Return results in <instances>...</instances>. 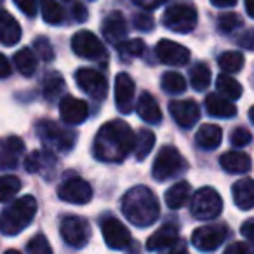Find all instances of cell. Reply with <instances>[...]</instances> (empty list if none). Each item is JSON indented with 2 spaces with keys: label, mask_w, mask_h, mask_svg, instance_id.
Wrapping results in <instances>:
<instances>
[{
  "label": "cell",
  "mask_w": 254,
  "mask_h": 254,
  "mask_svg": "<svg viewBox=\"0 0 254 254\" xmlns=\"http://www.w3.org/2000/svg\"><path fill=\"white\" fill-rule=\"evenodd\" d=\"M155 54L160 63L167 66H185L190 61V51L173 40L162 39L155 47Z\"/></svg>",
  "instance_id": "cell-14"
},
{
  "label": "cell",
  "mask_w": 254,
  "mask_h": 254,
  "mask_svg": "<svg viewBox=\"0 0 254 254\" xmlns=\"http://www.w3.org/2000/svg\"><path fill=\"white\" fill-rule=\"evenodd\" d=\"M132 25H134V28L139 30V32H152L153 26H155V21H153L152 16L146 14V12H139V14L134 16Z\"/></svg>",
  "instance_id": "cell-43"
},
{
  "label": "cell",
  "mask_w": 254,
  "mask_h": 254,
  "mask_svg": "<svg viewBox=\"0 0 254 254\" xmlns=\"http://www.w3.org/2000/svg\"><path fill=\"white\" fill-rule=\"evenodd\" d=\"M242 26V19L233 12H225L218 18V30L221 33H232Z\"/></svg>",
  "instance_id": "cell-39"
},
{
  "label": "cell",
  "mask_w": 254,
  "mask_h": 254,
  "mask_svg": "<svg viewBox=\"0 0 254 254\" xmlns=\"http://www.w3.org/2000/svg\"><path fill=\"white\" fill-rule=\"evenodd\" d=\"M251 39H253V32L249 30V32H246V35H244L242 39L239 40V42H240V44H244V47L251 51V49H253V42H251Z\"/></svg>",
  "instance_id": "cell-51"
},
{
  "label": "cell",
  "mask_w": 254,
  "mask_h": 254,
  "mask_svg": "<svg viewBox=\"0 0 254 254\" xmlns=\"http://www.w3.org/2000/svg\"><path fill=\"white\" fill-rule=\"evenodd\" d=\"M64 92V80L60 73H49L44 78V96L49 101H56Z\"/></svg>",
  "instance_id": "cell-35"
},
{
  "label": "cell",
  "mask_w": 254,
  "mask_h": 254,
  "mask_svg": "<svg viewBox=\"0 0 254 254\" xmlns=\"http://www.w3.org/2000/svg\"><path fill=\"white\" fill-rule=\"evenodd\" d=\"M25 153V143L18 136L0 139V171H9L18 167Z\"/></svg>",
  "instance_id": "cell-16"
},
{
  "label": "cell",
  "mask_w": 254,
  "mask_h": 254,
  "mask_svg": "<svg viewBox=\"0 0 254 254\" xmlns=\"http://www.w3.org/2000/svg\"><path fill=\"white\" fill-rule=\"evenodd\" d=\"M37 214V200L32 195L19 197L9 207L4 209L0 216V232L7 237H14L21 233Z\"/></svg>",
  "instance_id": "cell-3"
},
{
  "label": "cell",
  "mask_w": 254,
  "mask_h": 254,
  "mask_svg": "<svg viewBox=\"0 0 254 254\" xmlns=\"http://www.w3.org/2000/svg\"><path fill=\"white\" fill-rule=\"evenodd\" d=\"M40 11H42V19L49 25H60L64 19L63 7L56 0H39Z\"/></svg>",
  "instance_id": "cell-32"
},
{
  "label": "cell",
  "mask_w": 254,
  "mask_h": 254,
  "mask_svg": "<svg viewBox=\"0 0 254 254\" xmlns=\"http://www.w3.org/2000/svg\"><path fill=\"white\" fill-rule=\"evenodd\" d=\"M60 115L64 124L78 126L89 117V106L84 99L73 96H63L60 101Z\"/></svg>",
  "instance_id": "cell-17"
},
{
  "label": "cell",
  "mask_w": 254,
  "mask_h": 254,
  "mask_svg": "<svg viewBox=\"0 0 254 254\" xmlns=\"http://www.w3.org/2000/svg\"><path fill=\"white\" fill-rule=\"evenodd\" d=\"M226 235H228L226 225H221V223H218V225H205L191 233V244L198 251L211 253V251H216L225 242Z\"/></svg>",
  "instance_id": "cell-10"
},
{
  "label": "cell",
  "mask_w": 254,
  "mask_h": 254,
  "mask_svg": "<svg viewBox=\"0 0 254 254\" xmlns=\"http://www.w3.org/2000/svg\"><path fill=\"white\" fill-rule=\"evenodd\" d=\"M162 23L174 33H190L197 26V11L191 5L174 4L164 12Z\"/></svg>",
  "instance_id": "cell-7"
},
{
  "label": "cell",
  "mask_w": 254,
  "mask_h": 254,
  "mask_svg": "<svg viewBox=\"0 0 254 254\" xmlns=\"http://www.w3.org/2000/svg\"><path fill=\"white\" fill-rule=\"evenodd\" d=\"M191 193V187L187 181H180V183L173 185L169 190L166 191V204L171 209H181L188 202Z\"/></svg>",
  "instance_id": "cell-28"
},
{
  "label": "cell",
  "mask_w": 254,
  "mask_h": 254,
  "mask_svg": "<svg viewBox=\"0 0 254 254\" xmlns=\"http://www.w3.org/2000/svg\"><path fill=\"white\" fill-rule=\"evenodd\" d=\"M14 64L23 77H32L37 70V54L28 47H23L14 54Z\"/></svg>",
  "instance_id": "cell-29"
},
{
  "label": "cell",
  "mask_w": 254,
  "mask_h": 254,
  "mask_svg": "<svg viewBox=\"0 0 254 254\" xmlns=\"http://www.w3.org/2000/svg\"><path fill=\"white\" fill-rule=\"evenodd\" d=\"M246 2V12L249 18H253L254 16V7H253V0H244Z\"/></svg>",
  "instance_id": "cell-52"
},
{
  "label": "cell",
  "mask_w": 254,
  "mask_h": 254,
  "mask_svg": "<svg viewBox=\"0 0 254 254\" xmlns=\"http://www.w3.org/2000/svg\"><path fill=\"white\" fill-rule=\"evenodd\" d=\"M132 2L143 9H157V7H160L166 0H132Z\"/></svg>",
  "instance_id": "cell-49"
},
{
  "label": "cell",
  "mask_w": 254,
  "mask_h": 254,
  "mask_svg": "<svg viewBox=\"0 0 254 254\" xmlns=\"http://www.w3.org/2000/svg\"><path fill=\"white\" fill-rule=\"evenodd\" d=\"M21 190V181L16 176H0V202H9Z\"/></svg>",
  "instance_id": "cell-38"
},
{
  "label": "cell",
  "mask_w": 254,
  "mask_h": 254,
  "mask_svg": "<svg viewBox=\"0 0 254 254\" xmlns=\"http://www.w3.org/2000/svg\"><path fill=\"white\" fill-rule=\"evenodd\" d=\"M251 132L247 131V129H244V127H237L235 131L232 132V136H230V143H232L235 148H244L246 145H249L251 143Z\"/></svg>",
  "instance_id": "cell-42"
},
{
  "label": "cell",
  "mask_w": 254,
  "mask_h": 254,
  "mask_svg": "<svg viewBox=\"0 0 254 254\" xmlns=\"http://www.w3.org/2000/svg\"><path fill=\"white\" fill-rule=\"evenodd\" d=\"M35 51H37L35 54H39L44 61H53L54 60L53 46H51L49 40L44 39V37H39V39L35 40Z\"/></svg>",
  "instance_id": "cell-41"
},
{
  "label": "cell",
  "mask_w": 254,
  "mask_h": 254,
  "mask_svg": "<svg viewBox=\"0 0 254 254\" xmlns=\"http://www.w3.org/2000/svg\"><path fill=\"white\" fill-rule=\"evenodd\" d=\"M169 112L176 124L183 129H191L200 119V110L198 105L191 99H178L169 103Z\"/></svg>",
  "instance_id": "cell-15"
},
{
  "label": "cell",
  "mask_w": 254,
  "mask_h": 254,
  "mask_svg": "<svg viewBox=\"0 0 254 254\" xmlns=\"http://www.w3.org/2000/svg\"><path fill=\"white\" fill-rule=\"evenodd\" d=\"M205 110L209 115L216 117V119H232L237 115L235 105L219 94H209L205 98Z\"/></svg>",
  "instance_id": "cell-24"
},
{
  "label": "cell",
  "mask_w": 254,
  "mask_h": 254,
  "mask_svg": "<svg viewBox=\"0 0 254 254\" xmlns=\"http://www.w3.org/2000/svg\"><path fill=\"white\" fill-rule=\"evenodd\" d=\"M216 89H218L219 94L226 99H239L244 92L242 85H240L235 78L228 77V75H225V73L218 75V78H216Z\"/></svg>",
  "instance_id": "cell-31"
},
{
  "label": "cell",
  "mask_w": 254,
  "mask_h": 254,
  "mask_svg": "<svg viewBox=\"0 0 254 254\" xmlns=\"http://www.w3.org/2000/svg\"><path fill=\"white\" fill-rule=\"evenodd\" d=\"M211 4L214 7H219V9H226V7H233L237 4V0H211Z\"/></svg>",
  "instance_id": "cell-50"
},
{
  "label": "cell",
  "mask_w": 254,
  "mask_h": 254,
  "mask_svg": "<svg viewBox=\"0 0 254 254\" xmlns=\"http://www.w3.org/2000/svg\"><path fill=\"white\" fill-rule=\"evenodd\" d=\"M197 145L204 150H216L219 145H221V139H223V132L218 126L214 124H204L200 126V129L197 131Z\"/></svg>",
  "instance_id": "cell-27"
},
{
  "label": "cell",
  "mask_w": 254,
  "mask_h": 254,
  "mask_svg": "<svg viewBox=\"0 0 254 254\" xmlns=\"http://www.w3.org/2000/svg\"><path fill=\"white\" fill-rule=\"evenodd\" d=\"M11 71H12V68H11L9 60L0 53V78H7L9 75H11Z\"/></svg>",
  "instance_id": "cell-48"
},
{
  "label": "cell",
  "mask_w": 254,
  "mask_h": 254,
  "mask_svg": "<svg viewBox=\"0 0 254 254\" xmlns=\"http://www.w3.org/2000/svg\"><path fill=\"white\" fill-rule=\"evenodd\" d=\"M25 166L28 173L42 174L46 178H51L56 171V159H54L53 152L49 150H37L32 155L26 157Z\"/></svg>",
  "instance_id": "cell-19"
},
{
  "label": "cell",
  "mask_w": 254,
  "mask_h": 254,
  "mask_svg": "<svg viewBox=\"0 0 254 254\" xmlns=\"http://www.w3.org/2000/svg\"><path fill=\"white\" fill-rule=\"evenodd\" d=\"M167 254H188L185 249H176V251H171V253H167Z\"/></svg>",
  "instance_id": "cell-53"
},
{
  "label": "cell",
  "mask_w": 254,
  "mask_h": 254,
  "mask_svg": "<svg viewBox=\"0 0 254 254\" xmlns=\"http://www.w3.org/2000/svg\"><path fill=\"white\" fill-rule=\"evenodd\" d=\"M221 167L230 174H244L251 169V157L244 152H226L219 157Z\"/></svg>",
  "instance_id": "cell-25"
},
{
  "label": "cell",
  "mask_w": 254,
  "mask_h": 254,
  "mask_svg": "<svg viewBox=\"0 0 254 254\" xmlns=\"http://www.w3.org/2000/svg\"><path fill=\"white\" fill-rule=\"evenodd\" d=\"M101 30H103V37L110 44H120L127 35V21L122 16V12L113 11L103 19Z\"/></svg>",
  "instance_id": "cell-20"
},
{
  "label": "cell",
  "mask_w": 254,
  "mask_h": 254,
  "mask_svg": "<svg viewBox=\"0 0 254 254\" xmlns=\"http://www.w3.org/2000/svg\"><path fill=\"white\" fill-rule=\"evenodd\" d=\"M101 232H103V239H105L106 246L110 249H117V251H122V249H129V246L132 242V237L129 233V230L126 228L122 221H119L117 218H105L101 221Z\"/></svg>",
  "instance_id": "cell-11"
},
{
  "label": "cell",
  "mask_w": 254,
  "mask_h": 254,
  "mask_svg": "<svg viewBox=\"0 0 254 254\" xmlns=\"http://www.w3.org/2000/svg\"><path fill=\"white\" fill-rule=\"evenodd\" d=\"M253 226H254V219H247V221L242 225V228H240V230H242V235L246 237L247 244L254 240V228H253Z\"/></svg>",
  "instance_id": "cell-47"
},
{
  "label": "cell",
  "mask_w": 254,
  "mask_h": 254,
  "mask_svg": "<svg viewBox=\"0 0 254 254\" xmlns=\"http://www.w3.org/2000/svg\"><path fill=\"white\" fill-rule=\"evenodd\" d=\"M26 251H28V254H53V247L42 233H39L30 240Z\"/></svg>",
  "instance_id": "cell-40"
},
{
  "label": "cell",
  "mask_w": 254,
  "mask_h": 254,
  "mask_svg": "<svg viewBox=\"0 0 254 254\" xmlns=\"http://www.w3.org/2000/svg\"><path fill=\"white\" fill-rule=\"evenodd\" d=\"M136 85L134 80L127 73H119L115 77V105L119 112L131 113L132 101H134Z\"/></svg>",
  "instance_id": "cell-18"
},
{
  "label": "cell",
  "mask_w": 254,
  "mask_h": 254,
  "mask_svg": "<svg viewBox=\"0 0 254 254\" xmlns=\"http://www.w3.org/2000/svg\"><path fill=\"white\" fill-rule=\"evenodd\" d=\"M37 136L49 152L68 153L77 143V134L53 120H40L37 124Z\"/></svg>",
  "instance_id": "cell-4"
},
{
  "label": "cell",
  "mask_w": 254,
  "mask_h": 254,
  "mask_svg": "<svg viewBox=\"0 0 254 254\" xmlns=\"http://www.w3.org/2000/svg\"><path fill=\"white\" fill-rule=\"evenodd\" d=\"M185 169H187V160L178 152V148L164 146L155 157V162H153L152 167V176L157 181H167L171 178L180 176Z\"/></svg>",
  "instance_id": "cell-5"
},
{
  "label": "cell",
  "mask_w": 254,
  "mask_h": 254,
  "mask_svg": "<svg viewBox=\"0 0 254 254\" xmlns=\"http://www.w3.org/2000/svg\"><path fill=\"white\" fill-rule=\"evenodd\" d=\"M160 85H162V89L167 94H181V92L187 91V80L178 71H166L162 75Z\"/></svg>",
  "instance_id": "cell-33"
},
{
  "label": "cell",
  "mask_w": 254,
  "mask_h": 254,
  "mask_svg": "<svg viewBox=\"0 0 254 254\" xmlns=\"http://www.w3.org/2000/svg\"><path fill=\"white\" fill-rule=\"evenodd\" d=\"M180 240V232L174 225H164L157 230L153 235L146 240V249L148 251H162L167 247H173Z\"/></svg>",
  "instance_id": "cell-22"
},
{
  "label": "cell",
  "mask_w": 254,
  "mask_h": 254,
  "mask_svg": "<svg viewBox=\"0 0 254 254\" xmlns=\"http://www.w3.org/2000/svg\"><path fill=\"white\" fill-rule=\"evenodd\" d=\"M21 40V26L7 11H0V44L12 47Z\"/></svg>",
  "instance_id": "cell-21"
},
{
  "label": "cell",
  "mask_w": 254,
  "mask_h": 254,
  "mask_svg": "<svg viewBox=\"0 0 254 254\" xmlns=\"http://www.w3.org/2000/svg\"><path fill=\"white\" fill-rule=\"evenodd\" d=\"M146 51V46L141 39H132V40H126V42L119 44V54L120 60L127 61V60H134V58L143 56Z\"/></svg>",
  "instance_id": "cell-36"
},
{
  "label": "cell",
  "mask_w": 254,
  "mask_h": 254,
  "mask_svg": "<svg viewBox=\"0 0 254 254\" xmlns=\"http://www.w3.org/2000/svg\"><path fill=\"white\" fill-rule=\"evenodd\" d=\"M71 51L84 60H101L106 54V49L101 44V40L87 30L75 33L73 39H71Z\"/></svg>",
  "instance_id": "cell-12"
},
{
  "label": "cell",
  "mask_w": 254,
  "mask_h": 254,
  "mask_svg": "<svg viewBox=\"0 0 254 254\" xmlns=\"http://www.w3.org/2000/svg\"><path fill=\"white\" fill-rule=\"evenodd\" d=\"M58 197L68 204H87L92 198V188L85 180L78 176H71L64 180L58 188Z\"/></svg>",
  "instance_id": "cell-13"
},
{
  "label": "cell",
  "mask_w": 254,
  "mask_h": 254,
  "mask_svg": "<svg viewBox=\"0 0 254 254\" xmlns=\"http://www.w3.org/2000/svg\"><path fill=\"white\" fill-rule=\"evenodd\" d=\"M190 82L195 91H205L211 84V71L205 63H197L190 71Z\"/></svg>",
  "instance_id": "cell-37"
},
{
  "label": "cell",
  "mask_w": 254,
  "mask_h": 254,
  "mask_svg": "<svg viewBox=\"0 0 254 254\" xmlns=\"http://www.w3.org/2000/svg\"><path fill=\"white\" fill-rule=\"evenodd\" d=\"M190 211L193 214V218L202 219V221H209V219H214L221 214L223 200L214 188L204 187L195 191L193 198H191Z\"/></svg>",
  "instance_id": "cell-6"
},
{
  "label": "cell",
  "mask_w": 254,
  "mask_h": 254,
  "mask_svg": "<svg viewBox=\"0 0 254 254\" xmlns=\"http://www.w3.org/2000/svg\"><path fill=\"white\" fill-rule=\"evenodd\" d=\"M73 18H75V21H78V23H84L85 19H87V9H85L80 2H75L73 4Z\"/></svg>",
  "instance_id": "cell-46"
},
{
  "label": "cell",
  "mask_w": 254,
  "mask_h": 254,
  "mask_svg": "<svg viewBox=\"0 0 254 254\" xmlns=\"http://www.w3.org/2000/svg\"><path fill=\"white\" fill-rule=\"evenodd\" d=\"M136 110H138V115L146 124H159L162 120V112L159 108V103L155 101V98L150 92H143L139 96Z\"/></svg>",
  "instance_id": "cell-26"
},
{
  "label": "cell",
  "mask_w": 254,
  "mask_h": 254,
  "mask_svg": "<svg viewBox=\"0 0 254 254\" xmlns=\"http://www.w3.org/2000/svg\"><path fill=\"white\" fill-rule=\"evenodd\" d=\"M4 254H21L19 251H16V249H9V251H5Z\"/></svg>",
  "instance_id": "cell-54"
},
{
  "label": "cell",
  "mask_w": 254,
  "mask_h": 254,
  "mask_svg": "<svg viewBox=\"0 0 254 254\" xmlns=\"http://www.w3.org/2000/svg\"><path fill=\"white\" fill-rule=\"evenodd\" d=\"M75 82L87 96H91L96 101H103L108 92V84H106L105 75L101 71L92 70V68H80L75 71Z\"/></svg>",
  "instance_id": "cell-9"
},
{
  "label": "cell",
  "mask_w": 254,
  "mask_h": 254,
  "mask_svg": "<svg viewBox=\"0 0 254 254\" xmlns=\"http://www.w3.org/2000/svg\"><path fill=\"white\" fill-rule=\"evenodd\" d=\"M223 254H254L251 244L247 242H233L225 249Z\"/></svg>",
  "instance_id": "cell-45"
},
{
  "label": "cell",
  "mask_w": 254,
  "mask_h": 254,
  "mask_svg": "<svg viewBox=\"0 0 254 254\" xmlns=\"http://www.w3.org/2000/svg\"><path fill=\"white\" fill-rule=\"evenodd\" d=\"M2 2H4V0H0V4H2Z\"/></svg>",
  "instance_id": "cell-55"
},
{
  "label": "cell",
  "mask_w": 254,
  "mask_h": 254,
  "mask_svg": "<svg viewBox=\"0 0 254 254\" xmlns=\"http://www.w3.org/2000/svg\"><path fill=\"white\" fill-rule=\"evenodd\" d=\"M14 4L28 18H33L37 14V0H14Z\"/></svg>",
  "instance_id": "cell-44"
},
{
  "label": "cell",
  "mask_w": 254,
  "mask_h": 254,
  "mask_svg": "<svg viewBox=\"0 0 254 254\" xmlns=\"http://www.w3.org/2000/svg\"><path fill=\"white\" fill-rule=\"evenodd\" d=\"M218 63L219 68L225 70L226 73H237V71L242 70L246 60H244V54L239 53V51H226L219 56Z\"/></svg>",
  "instance_id": "cell-34"
},
{
  "label": "cell",
  "mask_w": 254,
  "mask_h": 254,
  "mask_svg": "<svg viewBox=\"0 0 254 254\" xmlns=\"http://www.w3.org/2000/svg\"><path fill=\"white\" fill-rule=\"evenodd\" d=\"M134 146V132L124 120H110L98 131L92 143L94 157L101 162H122Z\"/></svg>",
  "instance_id": "cell-1"
},
{
  "label": "cell",
  "mask_w": 254,
  "mask_h": 254,
  "mask_svg": "<svg viewBox=\"0 0 254 254\" xmlns=\"http://www.w3.org/2000/svg\"><path fill=\"white\" fill-rule=\"evenodd\" d=\"M233 202L242 211H251L254 207V183L251 178L239 180L232 188Z\"/></svg>",
  "instance_id": "cell-23"
},
{
  "label": "cell",
  "mask_w": 254,
  "mask_h": 254,
  "mask_svg": "<svg viewBox=\"0 0 254 254\" xmlns=\"http://www.w3.org/2000/svg\"><path fill=\"white\" fill-rule=\"evenodd\" d=\"M153 145H155V134L148 129H141L138 136H134V146H132L136 160H145L152 152Z\"/></svg>",
  "instance_id": "cell-30"
},
{
  "label": "cell",
  "mask_w": 254,
  "mask_h": 254,
  "mask_svg": "<svg viewBox=\"0 0 254 254\" xmlns=\"http://www.w3.org/2000/svg\"><path fill=\"white\" fill-rule=\"evenodd\" d=\"M60 232L64 242L70 247H75V249L85 247L89 239H91V226L80 216H66L61 221Z\"/></svg>",
  "instance_id": "cell-8"
},
{
  "label": "cell",
  "mask_w": 254,
  "mask_h": 254,
  "mask_svg": "<svg viewBox=\"0 0 254 254\" xmlns=\"http://www.w3.org/2000/svg\"><path fill=\"white\" fill-rule=\"evenodd\" d=\"M122 214L134 226H152L160 214L159 200L148 187H134L122 197Z\"/></svg>",
  "instance_id": "cell-2"
}]
</instances>
